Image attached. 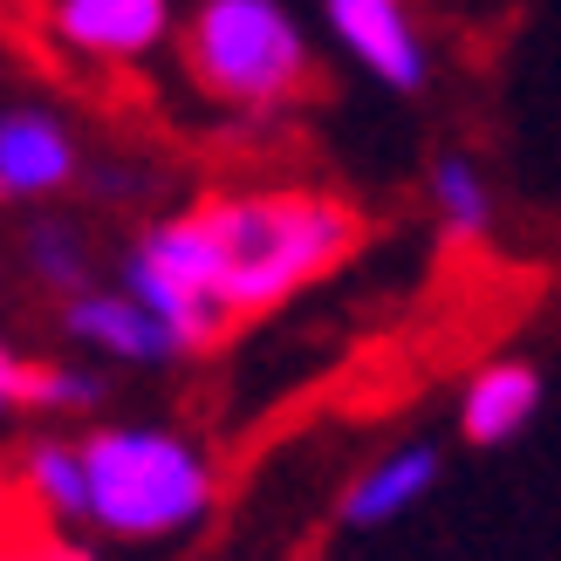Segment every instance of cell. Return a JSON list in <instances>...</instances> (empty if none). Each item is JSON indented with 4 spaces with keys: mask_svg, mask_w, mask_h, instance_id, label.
<instances>
[{
    "mask_svg": "<svg viewBox=\"0 0 561 561\" xmlns=\"http://www.w3.org/2000/svg\"><path fill=\"white\" fill-rule=\"evenodd\" d=\"M219 261L227 316H267L356 247V213L329 192H227L192 206Z\"/></svg>",
    "mask_w": 561,
    "mask_h": 561,
    "instance_id": "obj_1",
    "label": "cell"
},
{
    "mask_svg": "<svg viewBox=\"0 0 561 561\" xmlns=\"http://www.w3.org/2000/svg\"><path fill=\"white\" fill-rule=\"evenodd\" d=\"M82 520L110 541H179L219 507V472L164 425H110L76 445Z\"/></svg>",
    "mask_w": 561,
    "mask_h": 561,
    "instance_id": "obj_2",
    "label": "cell"
},
{
    "mask_svg": "<svg viewBox=\"0 0 561 561\" xmlns=\"http://www.w3.org/2000/svg\"><path fill=\"white\" fill-rule=\"evenodd\" d=\"M185 62L219 103L280 110L308 82V42L280 0H199L185 27Z\"/></svg>",
    "mask_w": 561,
    "mask_h": 561,
    "instance_id": "obj_3",
    "label": "cell"
},
{
    "mask_svg": "<svg viewBox=\"0 0 561 561\" xmlns=\"http://www.w3.org/2000/svg\"><path fill=\"white\" fill-rule=\"evenodd\" d=\"M124 295L137 308L172 329L179 356L185 350H213L227 335V301H219V261H213V240L199 227V213H179L151 227L145 240L124 254Z\"/></svg>",
    "mask_w": 561,
    "mask_h": 561,
    "instance_id": "obj_4",
    "label": "cell"
},
{
    "mask_svg": "<svg viewBox=\"0 0 561 561\" xmlns=\"http://www.w3.org/2000/svg\"><path fill=\"white\" fill-rule=\"evenodd\" d=\"M329 8V27L363 69H370L383 90H425V42L411 27V8L404 0H322Z\"/></svg>",
    "mask_w": 561,
    "mask_h": 561,
    "instance_id": "obj_5",
    "label": "cell"
},
{
    "mask_svg": "<svg viewBox=\"0 0 561 561\" xmlns=\"http://www.w3.org/2000/svg\"><path fill=\"white\" fill-rule=\"evenodd\" d=\"M76 179V137L55 110H0V199H55Z\"/></svg>",
    "mask_w": 561,
    "mask_h": 561,
    "instance_id": "obj_6",
    "label": "cell"
},
{
    "mask_svg": "<svg viewBox=\"0 0 561 561\" xmlns=\"http://www.w3.org/2000/svg\"><path fill=\"white\" fill-rule=\"evenodd\" d=\"M55 35L76 55H96V62H137L164 42L172 27V0H55L48 8Z\"/></svg>",
    "mask_w": 561,
    "mask_h": 561,
    "instance_id": "obj_7",
    "label": "cell"
},
{
    "mask_svg": "<svg viewBox=\"0 0 561 561\" xmlns=\"http://www.w3.org/2000/svg\"><path fill=\"white\" fill-rule=\"evenodd\" d=\"M62 335L103 350L110 363H172L179 343L151 308H137L124 288H76L62 301Z\"/></svg>",
    "mask_w": 561,
    "mask_h": 561,
    "instance_id": "obj_8",
    "label": "cell"
},
{
    "mask_svg": "<svg viewBox=\"0 0 561 561\" xmlns=\"http://www.w3.org/2000/svg\"><path fill=\"white\" fill-rule=\"evenodd\" d=\"M541 417V370L535 363H520V356H500L486 363L480 377L466 383V398H459V425L472 445H514L527 425Z\"/></svg>",
    "mask_w": 561,
    "mask_h": 561,
    "instance_id": "obj_9",
    "label": "cell"
},
{
    "mask_svg": "<svg viewBox=\"0 0 561 561\" xmlns=\"http://www.w3.org/2000/svg\"><path fill=\"white\" fill-rule=\"evenodd\" d=\"M438 472L445 466H438L432 445H398V453H383L377 466L356 472V486L343 493V520L350 527H390V520H404L417 500H432Z\"/></svg>",
    "mask_w": 561,
    "mask_h": 561,
    "instance_id": "obj_10",
    "label": "cell"
},
{
    "mask_svg": "<svg viewBox=\"0 0 561 561\" xmlns=\"http://www.w3.org/2000/svg\"><path fill=\"white\" fill-rule=\"evenodd\" d=\"M21 493H27V507H35L42 520L76 527L82 520V459H76V445H62V438H35V445H27Z\"/></svg>",
    "mask_w": 561,
    "mask_h": 561,
    "instance_id": "obj_11",
    "label": "cell"
},
{
    "mask_svg": "<svg viewBox=\"0 0 561 561\" xmlns=\"http://www.w3.org/2000/svg\"><path fill=\"white\" fill-rule=\"evenodd\" d=\"M432 213L453 240H486L493 233V185L472 158H438L432 164Z\"/></svg>",
    "mask_w": 561,
    "mask_h": 561,
    "instance_id": "obj_12",
    "label": "cell"
},
{
    "mask_svg": "<svg viewBox=\"0 0 561 561\" xmlns=\"http://www.w3.org/2000/svg\"><path fill=\"white\" fill-rule=\"evenodd\" d=\"M27 274L35 280H48V288H62V295H76L82 280H90V254H82V240H76V227H35L27 233Z\"/></svg>",
    "mask_w": 561,
    "mask_h": 561,
    "instance_id": "obj_13",
    "label": "cell"
},
{
    "mask_svg": "<svg viewBox=\"0 0 561 561\" xmlns=\"http://www.w3.org/2000/svg\"><path fill=\"white\" fill-rule=\"evenodd\" d=\"M96 398H103V377H96V370H76V363H27L21 404L76 411V404H96Z\"/></svg>",
    "mask_w": 561,
    "mask_h": 561,
    "instance_id": "obj_14",
    "label": "cell"
},
{
    "mask_svg": "<svg viewBox=\"0 0 561 561\" xmlns=\"http://www.w3.org/2000/svg\"><path fill=\"white\" fill-rule=\"evenodd\" d=\"M0 561H96V554H82L69 541H8V548H0Z\"/></svg>",
    "mask_w": 561,
    "mask_h": 561,
    "instance_id": "obj_15",
    "label": "cell"
},
{
    "mask_svg": "<svg viewBox=\"0 0 561 561\" xmlns=\"http://www.w3.org/2000/svg\"><path fill=\"white\" fill-rule=\"evenodd\" d=\"M21 383H27V363H21L8 343H0V417H8V411L21 404Z\"/></svg>",
    "mask_w": 561,
    "mask_h": 561,
    "instance_id": "obj_16",
    "label": "cell"
},
{
    "mask_svg": "<svg viewBox=\"0 0 561 561\" xmlns=\"http://www.w3.org/2000/svg\"><path fill=\"white\" fill-rule=\"evenodd\" d=\"M0 500H8V480H0Z\"/></svg>",
    "mask_w": 561,
    "mask_h": 561,
    "instance_id": "obj_17",
    "label": "cell"
}]
</instances>
